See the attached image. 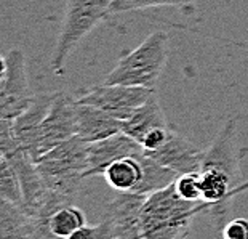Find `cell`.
<instances>
[{"instance_id":"cell-23","label":"cell","mask_w":248,"mask_h":239,"mask_svg":"<svg viewBox=\"0 0 248 239\" xmlns=\"http://www.w3.org/2000/svg\"><path fill=\"white\" fill-rule=\"evenodd\" d=\"M66 239H98V231L96 226H82L77 231H74L71 236H67Z\"/></svg>"},{"instance_id":"cell-9","label":"cell","mask_w":248,"mask_h":239,"mask_svg":"<svg viewBox=\"0 0 248 239\" xmlns=\"http://www.w3.org/2000/svg\"><path fill=\"white\" fill-rule=\"evenodd\" d=\"M147 157L155 161L160 166L170 169L178 175L199 172L203 161L205 151L200 150L197 145L178 134L175 129H171L170 137L155 151H142Z\"/></svg>"},{"instance_id":"cell-27","label":"cell","mask_w":248,"mask_h":239,"mask_svg":"<svg viewBox=\"0 0 248 239\" xmlns=\"http://www.w3.org/2000/svg\"><path fill=\"white\" fill-rule=\"evenodd\" d=\"M224 239H229V238H224Z\"/></svg>"},{"instance_id":"cell-2","label":"cell","mask_w":248,"mask_h":239,"mask_svg":"<svg viewBox=\"0 0 248 239\" xmlns=\"http://www.w3.org/2000/svg\"><path fill=\"white\" fill-rule=\"evenodd\" d=\"M168 60V35L155 31L133 50H125L104 84L155 90Z\"/></svg>"},{"instance_id":"cell-19","label":"cell","mask_w":248,"mask_h":239,"mask_svg":"<svg viewBox=\"0 0 248 239\" xmlns=\"http://www.w3.org/2000/svg\"><path fill=\"white\" fill-rule=\"evenodd\" d=\"M175 189L183 199L189 203H202V189H200L199 172L179 175L175 180Z\"/></svg>"},{"instance_id":"cell-1","label":"cell","mask_w":248,"mask_h":239,"mask_svg":"<svg viewBox=\"0 0 248 239\" xmlns=\"http://www.w3.org/2000/svg\"><path fill=\"white\" fill-rule=\"evenodd\" d=\"M208 207L189 203L176 193L175 183L146 196L140 212L142 239H187L192 220Z\"/></svg>"},{"instance_id":"cell-22","label":"cell","mask_w":248,"mask_h":239,"mask_svg":"<svg viewBox=\"0 0 248 239\" xmlns=\"http://www.w3.org/2000/svg\"><path fill=\"white\" fill-rule=\"evenodd\" d=\"M223 235L229 239H248V219L237 217V219L226 223L223 228Z\"/></svg>"},{"instance_id":"cell-18","label":"cell","mask_w":248,"mask_h":239,"mask_svg":"<svg viewBox=\"0 0 248 239\" xmlns=\"http://www.w3.org/2000/svg\"><path fill=\"white\" fill-rule=\"evenodd\" d=\"M194 2L197 0H114L110 5V13H125L155 7H187Z\"/></svg>"},{"instance_id":"cell-13","label":"cell","mask_w":248,"mask_h":239,"mask_svg":"<svg viewBox=\"0 0 248 239\" xmlns=\"http://www.w3.org/2000/svg\"><path fill=\"white\" fill-rule=\"evenodd\" d=\"M165 125H168V122L160 106L159 95H157V92H154L147 98V102L142 103L128 119L120 122V132L141 145L142 138L149 134L151 130Z\"/></svg>"},{"instance_id":"cell-12","label":"cell","mask_w":248,"mask_h":239,"mask_svg":"<svg viewBox=\"0 0 248 239\" xmlns=\"http://www.w3.org/2000/svg\"><path fill=\"white\" fill-rule=\"evenodd\" d=\"M120 132V120L94 106L78 103L76 106V137L85 143H94Z\"/></svg>"},{"instance_id":"cell-14","label":"cell","mask_w":248,"mask_h":239,"mask_svg":"<svg viewBox=\"0 0 248 239\" xmlns=\"http://www.w3.org/2000/svg\"><path fill=\"white\" fill-rule=\"evenodd\" d=\"M144 153H138L135 156H126L109 164L103 177L110 188L119 193L136 194L142 175H144Z\"/></svg>"},{"instance_id":"cell-21","label":"cell","mask_w":248,"mask_h":239,"mask_svg":"<svg viewBox=\"0 0 248 239\" xmlns=\"http://www.w3.org/2000/svg\"><path fill=\"white\" fill-rule=\"evenodd\" d=\"M171 127L165 125V127H157V129L151 130L141 141V148L142 151H155L157 148H160L163 143L167 141V138L170 137Z\"/></svg>"},{"instance_id":"cell-6","label":"cell","mask_w":248,"mask_h":239,"mask_svg":"<svg viewBox=\"0 0 248 239\" xmlns=\"http://www.w3.org/2000/svg\"><path fill=\"white\" fill-rule=\"evenodd\" d=\"M32 98L24 53L21 49H12L7 53V72L0 85V120H15L29 108Z\"/></svg>"},{"instance_id":"cell-26","label":"cell","mask_w":248,"mask_h":239,"mask_svg":"<svg viewBox=\"0 0 248 239\" xmlns=\"http://www.w3.org/2000/svg\"><path fill=\"white\" fill-rule=\"evenodd\" d=\"M0 85H2V81H0Z\"/></svg>"},{"instance_id":"cell-5","label":"cell","mask_w":248,"mask_h":239,"mask_svg":"<svg viewBox=\"0 0 248 239\" xmlns=\"http://www.w3.org/2000/svg\"><path fill=\"white\" fill-rule=\"evenodd\" d=\"M157 90H149L142 87H126L112 85V84H99L83 90L76 97L78 103L94 106L104 111L117 120L128 119L142 103Z\"/></svg>"},{"instance_id":"cell-10","label":"cell","mask_w":248,"mask_h":239,"mask_svg":"<svg viewBox=\"0 0 248 239\" xmlns=\"http://www.w3.org/2000/svg\"><path fill=\"white\" fill-rule=\"evenodd\" d=\"M53 100V93L34 95L32 103L23 114L13 120V132L19 148L37 161L40 157L42 124Z\"/></svg>"},{"instance_id":"cell-15","label":"cell","mask_w":248,"mask_h":239,"mask_svg":"<svg viewBox=\"0 0 248 239\" xmlns=\"http://www.w3.org/2000/svg\"><path fill=\"white\" fill-rule=\"evenodd\" d=\"M34 220L19 207L0 201V239H34Z\"/></svg>"},{"instance_id":"cell-3","label":"cell","mask_w":248,"mask_h":239,"mask_svg":"<svg viewBox=\"0 0 248 239\" xmlns=\"http://www.w3.org/2000/svg\"><path fill=\"white\" fill-rule=\"evenodd\" d=\"M45 187L67 201L76 199L88 167V143L72 137L35 161Z\"/></svg>"},{"instance_id":"cell-17","label":"cell","mask_w":248,"mask_h":239,"mask_svg":"<svg viewBox=\"0 0 248 239\" xmlns=\"http://www.w3.org/2000/svg\"><path fill=\"white\" fill-rule=\"evenodd\" d=\"M0 201L23 209V191L18 173L7 159L0 162Z\"/></svg>"},{"instance_id":"cell-20","label":"cell","mask_w":248,"mask_h":239,"mask_svg":"<svg viewBox=\"0 0 248 239\" xmlns=\"http://www.w3.org/2000/svg\"><path fill=\"white\" fill-rule=\"evenodd\" d=\"M23 151L18 145L13 132V120H0V153L5 159H10L15 154Z\"/></svg>"},{"instance_id":"cell-24","label":"cell","mask_w":248,"mask_h":239,"mask_svg":"<svg viewBox=\"0 0 248 239\" xmlns=\"http://www.w3.org/2000/svg\"><path fill=\"white\" fill-rule=\"evenodd\" d=\"M5 72H7V56L0 55V81L5 77Z\"/></svg>"},{"instance_id":"cell-16","label":"cell","mask_w":248,"mask_h":239,"mask_svg":"<svg viewBox=\"0 0 248 239\" xmlns=\"http://www.w3.org/2000/svg\"><path fill=\"white\" fill-rule=\"evenodd\" d=\"M85 225H87L85 214H83L82 209H78V207L74 204L58 209L55 214L50 217V222H48L51 235L58 239H66L67 236H71L74 231H77L78 228H82Z\"/></svg>"},{"instance_id":"cell-11","label":"cell","mask_w":248,"mask_h":239,"mask_svg":"<svg viewBox=\"0 0 248 239\" xmlns=\"http://www.w3.org/2000/svg\"><path fill=\"white\" fill-rule=\"evenodd\" d=\"M142 151L140 143L131 140L122 132L104 140L88 143V167L85 177L103 175L109 164L126 156H135Z\"/></svg>"},{"instance_id":"cell-25","label":"cell","mask_w":248,"mask_h":239,"mask_svg":"<svg viewBox=\"0 0 248 239\" xmlns=\"http://www.w3.org/2000/svg\"><path fill=\"white\" fill-rule=\"evenodd\" d=\"M3 159H5V157H3V154H2V153H0V162H2V161H3Z\"/></svg>"},{"instance_id":"cell-8","label":"cell","mask_w":248,"mask_h":239,"mask_svg":"<svg viewBox=\"0 0 248 239\" xmlns=\"http://www.w3.org/2000/svg\"><path fill=\"white\" fill-rule=\"evenodd\" d=\"M76 106L77 100L66 92L53 93V100L42 124L40 156L53 146L76 137Z\"/></svg>"},{"instance_id":"cell-4","label":"cell","mask_w":248,"mask_h":239,"mask_svg":"<svg viewBox=\"0 0 248 239\" xmlns=\"http://www.w3.org/2000/svg\"><path fill=\"white\" fill-rule=\"evenodd\" d=\"M112 2L114 0H66L64 18L50 61L55 76H64L71 53L98 24L109 18Z\"/></svg>"},{"instance_id":"cell-7","label":"cell","mask_w":248,"mask_h":239,"mask_svg":"<svg viewBox=\"0 0 248 239\" xmlns=\"http://www.w3.org/2000/svg\"><path fill=\"white\" fill-rule=\"evenodd\" d=\"M146 196L119 193L108 204L106 214L98 223V230L108 239H142L140 212Z\"/></svg>"}]
</instances>
